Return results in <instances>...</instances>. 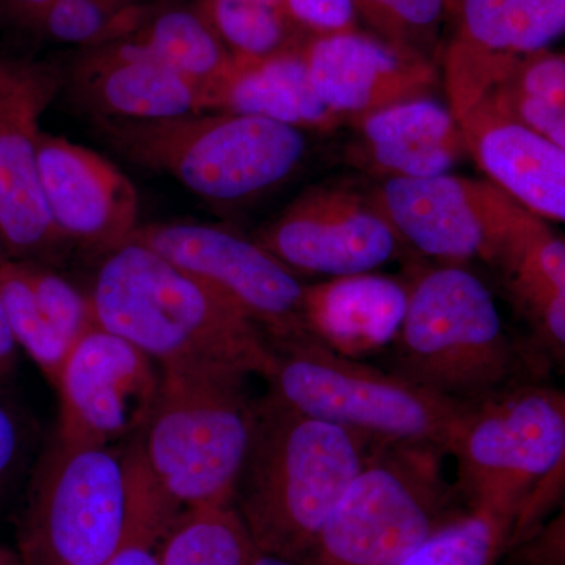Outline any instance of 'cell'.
<instances>
[{"instance_id":"obj_19","label":"cell","mask_w":565,"mask_h":565,"mask_svg":"<svg viewBox=\"0 0 565 565\" xmlns=\"http://www.w3.org/2000/svg\"><path fill=\"white\" fill-rule=\"evenodd\" d=\"M465 147L497 188L546 222L565 223V150L484 102L459 121Z\"/></svg>"},{"instance_id":"obj_37","label":"cell","mask_w":565,"mask_h":565,"mask_svg":"<svg viewBox=\"0 0 565 565\" xmlns=\"http://www.w3.org/2000/svg\"><path fill=\"white\" fill-rule=\"evenodd\" d=\"M18 345L0 300V388L9 385L18 366Z\"/></svg>"},{"instance_id":"obj_34","label":"cell","mask_w":565,"mask_h":565,"mask_svg":"<svg viewBox=\"0 0 565 565\" xmlns=\"http://www.w3.org/2000/svg\"><path fill=\"white\" fill-rule=\"evenodd\" d=\"M504 556V565H565V497L533 533Z\"/></svg>"},{"instance_id":"obj_7","label":"cell","mask_w":565,"mask_h":565,"mask_svg":"<svg viewBox=\"0 0 565 565\" xmlns=\"http://www.w3.org/2000/svg\"><path fill=\"white\" fill-rule=\"evenodd\" d=\"M245 377L233 371H162L158 401L132 446L181 511L233 505L255 418Z\"/></svg>"},{"instance_id":"obj_24","label":"cell","mask_w":565,"mask_h":565,"mask_svg":"<svg viewBox=\"0 0 565 565\" xmlns=\"http://www.w3.org/2000/svg\"><path fill=\"white\" fill-rule=\"evenodd\" d=\"M125 41L148 57L210 85L217 84L234 63L232 52L200 11H161Z\"/></svg>"},{"instance_id":"obj_38","label":"cell","mask_w":565,"mask_h":565,"mask_svg":"<svg viewBox=\"0 0 565 565\" xmlns=\"http://www.w3.org/2000/svg\"><path fill=\"white\" fill-rule=\"evenodd\" d=\"M103 565H159V556L154 546L128 545Z\"/></svg>"},{"instance_id":"obj_14","label":"cell","mask_w":565,"mask_h":565,"mask_svg":"<svg viewBox=\"0 0 565 565\" xmlns=\"http://www.w3.org/2000/svg\"><path fill=\"white\" fill-rule=\"evenodd\" d=\"M61 74L43 65L0 61V236L17 259L51 255L66 243L44 202L39 173L44 110Z\"/></svg>"},{"instance_id":"obj_35","label":"cell","mask_w":565,"mask_h":565,"mask_svg":"<svg viewBox=\"0 0 565 565\" xmlns=\"http://www.w3.org/2000/svg\"><path fill=\"white\" fill-rule=\"evenodd\" d=\"M285 7L294 24L311 36L352 31L359 21L353 0H285Z\"/></svg>"},{"instance_id":"obj_16","label":"cell","mask_w":565,"mask_h":565,"mask_svg":"<svg viewBox=\"0 0 565 565\" xmlns=\"http://www.w3.org/2000/svg\"><path fill=\"white\" fill-rule=\"evenodd\" d=\"M316 95L343 120L429 96L437 63L359 29L310 36L302 47Z\"/></svg>"},{"instance_id":"obj_41","label":"cell","mask_w":565,"mask_h":565,"mask_svg":"<svg viewBox=\"0 0 565 565\" xmlns=\"http://www.w3.org/2000/svg\"><path fill=\"white\" fill-rule=\"evenodd\" d=\"M552 355L553 359H555L557 367H559V373L563 374L565 379V353H552Z\"/></svg>"},{"instance_id":"obj_33","label":"cell","mask_w":565,"mask_h":565,"mask_svg":"<svg viewBox=\"0 0 565 565\" xmlns=\"http://www.w3.org/2000/svg\"><path fill=\"white\" fill-rule=\"evenodd\" d=\"M497 92L525 96L565 110L564 55L548 51L531 55L515 66Z\"/></svg>"},{"instance_id":"obj_11","label":"cell","mask_w":565,"mask_h":565,"mask_svg":"<svg viewBox=\"0 0 565 565\" xmlns=\"http://www.w3.org/2000/svg\"><path fill=\"white\" fill-rule=\"evenodd\" d=\"M255 241L292 273L327 278L374 273L404 244L373 189L340 180L300 193Z\"/></svg>"},{"instance_id":"obj_39","label":"cell","mask_w":565,"mask_h":565,"mask_svg":"<svg viewBox=\"0 0 565 565\" xmlns=\"http://www.w3.org/2000/svg\"><path fill=\"white\" fill-rule=\"evenodd\" d=\"M6 2L9 3L10 9L14 13L39 22L44 11L50 9L52 3L57 2V0H6Z\"/></svg>"},{"instance_id":"obj_44","label":"cell","mask_w":565,"mask_h":565,"mask_svg":"<svg viewBox=\"0 0 565 565\" xmlns=\"http://www.w3.org/2000/svg\"><path fill=\"white\" fill-rule=\"evenodd\" d=\"M0 565H6V564H3V561H2V559H0Z\"/></svg>"},{"instance_id":"obj_26","label":"cell","mask_w":565,"mask_h":565,"mask_svg":"<svg viewBox=\"0 0 565 565\" xmlns=\"http://www.w3.org/2000/svg\"><path fill=\"white\" fill-rule=\"evenodd\" d=\"M202 13L234 58H266L305 43H297L289 14L262 0H204Z\"/></svg>"},{"instance_id":"obj_4","label":"cell","mask_w":565,"mask_h":565,"mask_svg":"<svg viewBox=\"0 0 565 565\" xmlns=\"http://www.w3.org/2000/svg\"><path fill=\"white\" fill-rule=\"evenodd\" d=\"M446 451L465 505L508 522L511 550L565 497L564 390L514 384L468 405Z\"/></svg>"},{"instance_id":"obj_32","label":"cell","mask_w":565,"mask_h":565,"mask_svg":"<svg viewBox=\"0 0 565 565\" xmlns=\"http://www.w3.org/2000/svg\"><path fill=\"white\" fill-rule=\"evenodd\" d=\"M0 388V500L24 476L35 445V427Z\"/></svg>"},{"instance_id":"obj_1","label":"cell","mask_w":565,"mask_h":565,"mask_svg":"<svg viewBox=\"0 0 565 565\" xmlns=\"http://www.w3.org/2000/svg\"><path fill=\"white\" fill-rule=\"evenodd\" d=\"M88 297L96 326L161 371L273 373L266 334L239 308L143 245L107 253Z\"/></svg>"},{"instance_id":"obj_8","label":"cell","mask_w":565,"mask_h":565,"mask_svg":"<svg viewBox=\"0 0 565 565\" xmlns=\"http://www.w3.org/2000/svg\"><path fill=\"white\" fill-rule=\"evenodd\" d=\"M434 445L374 441L323 526L311 565H396L467 511Z\"/></svg>"},{"instance_id":"obj_9","label":"cell","mask_w":565,"mask_h":565,"mask_svg":"<svg viewBox=\"0 0 565 565\" xmlns=\"http://www.w3.org/2000/svg\"><path fill=\"white\" fill-rule=\"evenodd\" d=\"M270 348V393L300 414L373 441L434 445L446 451L468 407L392 371L330 351L311 334Z\"/></svg>"},{"instance_id":"obj_30","label":"cell","mask_w":565,"mask_h":565,"mask_svg":"<svg viewBox=\"0 0 565 565\" xmlns=\"http://www.w3.org/2000/svg\"><path fill=\"white\" fill-rule=\"evenodd\" d=\"M129 0H57L44 11L39 24L51 39L70 44L99 43L111 29L132 24L126 13Z\"/></svg>"},{"instance_id":"obj_25","label":"cell","mask_w":565,"mask_h":565,"mask_svg":"<svg viewBox=\"0 0 565 565\" xmlns=\"http://www.w3.org/2000/svg\"><path fill=\"white\" fill-rule=\"evenodd\" d=\"M253 544L234 505L182 511L163 537L159 565H247Z\"/></svg>"},{"instance_id":"obj_10","label":"cell","mask_w":565,"mask_h":565,"mask_svg":"<svg viewBox=\"0 0 565 565\" xmlns=\"http://www.w3.org/2000/svg\"><path fill=\"white\" fill-rule=\"evenodd\" d=\"M128 243L150 248L221 294L269 344L311 334L303 318L305 285L255 239L222 226L173 222L139 226Z\"/></svg>"},{"instance_id":"obj_31","label":"cell","mask_w":565,"mask_h":565,"mask_svg":"<svg viewBox=\"0 0 565 565\" xmlns=\"http://www.w3.org/2000/svg\"><path fill=\"white\" fill-rule=\"evenodd\" d=\"M22 263L41 313L73 348L85 333L96 327L90 297L74 288L62 275L33 266L32 263Z\"/></svg>"},{"instance_id":"obj_6","label":"cell","mask_w":565,"mask_h":565,"mask_svg":"<svg viewBox=\"0 0 565 565\" xmlns=\"http://www.w3.org/2000/svg\"><path fill=\"white\" fill-rule=\"evenodd\" d=\"M390 371L456 404L475 405L514 385L516 355L497 300L462 264L427 267L407 281Z\"/></svg>"},{"instance_id":"obj_12","label":"cell","mask_w":565,"mask_h":565,"mask_svg":"<svg viewBox=\"0 0 565 565\" xmlns=\"http://www.w3.org/2000/svg\"><path fill=\"white\" fill-rule=\"evenodd\" d=\"M564 33L565 0H449L438 61L457 121Z\"/></svg>"},{"instance_id":"obj_18","label":"cell","mask_w":565,"mask_h":565,"mask_svg":"<svg viewBox=\"0 0 565 565\" xmlns=\"http://www.w3.org/2000/svg\"><path fill=\"white\" fill-rule=\"evenodd\" d=\"M70 87L95 117L167 120L211 111L212 85L148 57L128 41L82 58Z\"/></svg>"},{"instance_id":"obj_23","label":"cell","mask_w":565,"mask_h":565,"mask_svg":"<svg viewBox=\"0 0 565 565\" xmlns=\"http://www.w3.org/2000/svg\"><path fill=\"white\" fill-rule=\"evenodd\" d=\"M302 46L266 58H234L212 85V110L253 115L300 131L329 132L344 120L316 95Z\"/></svg>"},{"instance_id":"obj_36","label":"cell","mask_w":565,"mask_h":565,"mask_svg":"<svg viewBox=\"0 0 565 565\" xmlns=\"http://www.w3.org/2000/svg\"><path fill=\"white\" fill-rule=\"evenodd\" d=\"M486 102L493 103L498 109L565 150V110L505 92H494Z\"/></svg>"},{"instance_id":"obj_40","label":"cell","mask_w":565,"mask_h":565,"mask_svg":"<svg viewBox=\"0 0 565 565\" xmlns=\"http://www.w3.org/2000/svg\"><path fill=\"white\" fill-rule=\"evenodd\" d=\"M247 565H302L292 563V561L282 559V557H277L273 555H266V553L258 552V550L253 546L250 552V557H248Z\"/></svg>"},{"instance_id":"obj_22","label":"cell","mask_w":565,"mask_h":565,"mask_svg":"<svg viewBox=\"0 0 565 565\" xmlns=\"http://www.w3.org/2000/svg\"><path fill=\"white\" fill-rule=\"evenodd\" d=\"M489 266L552 353H565V237L515 203Z\"/></svg>"},{"instance_id":"obj_2","label":"cell","mask_w":565,"mask_h":565,"mask_svg":"<svg viewBox=\"0 0 565 565\" xmlns=\"http://www.w3.org/2000/svg\"><path fill=\"white\" fill-rule=\"evenodd\" d=\"M373 444L294 411L270 392L255 403L250 445L233 500L253 546L311 565L323 526Z\"/></svg>"},{"instance_id":"obj_27","label":"cell","mask_w":565,"mask_h":565,"mask_svg":"<svg viewBox=\"0 0 565 565\" xmlns=\"http://www.w3.org/2000/svg\"><path fill=\"white\" fill-rule=\"evenodd\" d=\"M511 542L508 522L482 509H467L396 565H494Z\"/></svg>"},{"instance_id":"obj_3","label":"cell","mask_w":565,"mask_h":565,"mask_svg":"<svg viewBox=\"0 0 565 565\" xmlns=\"http://www.w3.org/2000/svg\"><path fill=\"white\" fill-rule=\"evenodd\" d=\"M136 449L54 438L29 497L22 548L35 565H103L128 545L156 546L181 515Z\"/></svg>"},{"instance_id":"obj_20","label":"cell","mask_w":565,"mask_h":565,"mask_svg":"<svg viewBox=\"0 0 565 565\" xmlns=\"http://www.w3.org/2000/svg\"><path fill=\"white\" fill-rule=\"evenodd\" d=\"M408 303L407 281L375 273L344 275L305 286L308 332L330 351L352 360L386 352Z\"/></svg>"},{"instance_id":"obj_29","label":"cell","mask_w":565,"mask_h":565,"mask_svg":"<svg viewBox=\"0 0 565 565\" xmlns=\"http://www.w3.org/2000/svg\"><path fill=\"white\" fill-rule=\"evenodd\" d=\"M371 33L435 63L440 58L449 0H353Z\"/></svg>"},{"instance_id":"obj_42","label":"cell","mask_w":565,"mask_h":565,"mask_svg":"<svg viewBox=\"0 0 565 565\" xmlns=\"http://www.w3.org/2000/svg\"><path fill=\"white\" fill-rule=\"evenodd\" d=\"M9 262V252H7L6 244H3L2 236H0V266Z\"/></svg>"},{"instance_id":"obj_13","label":"cell","mask_w":565,"mask_h":565,"mask_svg":"<svg viewBox=\"0 0 565 565\" xmlns=\"http://www.w3.org/2000/svg\"><path fill=\"white\" fill-rule=\"evenodd\" d=\"M162 371L136 345L93 327L71 348L57 388L61 419L55 438L68 445L111 446L150 418Z\"/></svg>"},{"instance_id":"obj_17","label":"cell","mask_w":565,"mask_h":565,"mask_svg":"<svg viewBox=\"0 0 565 565\" xmlns=\"http://www.w3.org/2000/svg\"><path fill=\"white\" fill-rule=\"evenodd\" d=\"M39 173L44 202L66 241L107 255L139 228L136 188L99 152L43 132Z\"/></svg>"},{"instance_id":"obj_28","label":"cell","mask_w":565,"mask_h":565,"mask_svg":"<svg viewBox=\"0 0 565 565\" xmlns=\"http://www.w3.org/2000/svg\"><path fill=\"white\" fill-rule=\"evenodd\" d=\"M0 300L18 345L57 385L71 345L41 313L24 263L9 259L0 266Z\"/></svg>"},{"instance_id":"obj_5","label":"cell","mask_w":565,"mask_h":565,"mask_svg":"<svg viewBox=\"0 0 565 565\" xmlns=\"http://www.w3.org/2000/svg\"><path fill=\"white\" fill-rule=\"evenodd\" d=\"M95 126L122 158L218 203L277 188L300 169L308 150L300 129L225 110L167 120L95 117Z\"/></svg>"},{"instance_id":"obj_21","label":"cell","mask_w":565,"mask_h":565,"mask_svg":"<svg viewBox=\"0 0 565 565\" xmlns=\"http://www.w3.org/2000/svg\"><path fill=\"white\" fill-rule=\"evenodd\" d=\"M351 122L359 134L356 161L384 180L448 174L467 152L455 114L429 96L393 104Z\"/></svg>"},{"instance_id":"obj_43","label":"cell","mask_w":565,"mask_h":565,"mask_svg":"<svg viewBox=\"0 0 565 565\" xmlns=\"http://www.w3.org/2000/svg\"><path fill=\"white\" fill-rule=\"evenodd\" d=\"M262 2L267 3V6H273L275 9H281L286 11L285 0H262ZM288 13V11H286Z\"/></svg>"},{"instance_id":"obj_15","label":"cell","mask_w":565,"mask_h":565,"mask_svg":"<svg viewBox=\"0 0 565 565\" xmlns=\"http://www.w3.org/2000/svg\"><path fill=\"white\" fill-rule=\"evenodd\" d=\"M405 245L444 264L492 259L515 200L489 180L386 178L373 189Z\"/></svg>"}]
</instances>
